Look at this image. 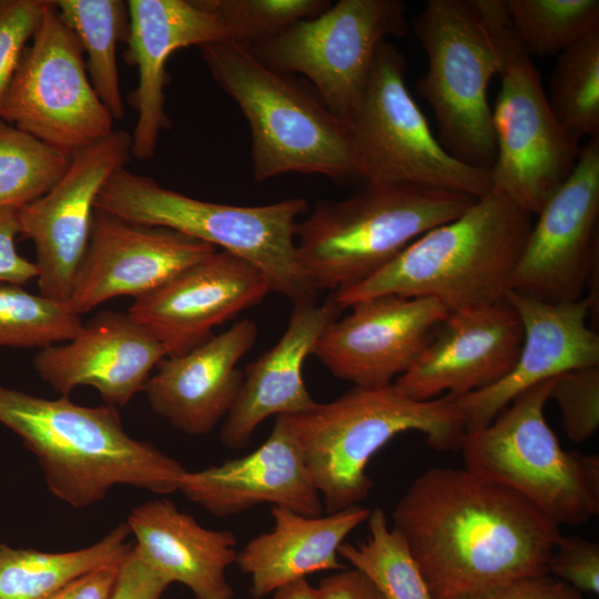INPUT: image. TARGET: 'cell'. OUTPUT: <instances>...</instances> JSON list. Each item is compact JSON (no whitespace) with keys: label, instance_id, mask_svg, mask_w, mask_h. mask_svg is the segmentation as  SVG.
I'll use <instances>...</instances> for the list:
<instances>
[{"label":"cell","instance_id":"cell-27","mask_svg":"<svg viewBox=\"0 0 599 599\" xmlns=\"http://www.w3.org/2000/svg\"><path fill=\"white\" fill-rule=\"evenodd\" d=\"M274 526L252 538L235 564L250 576L254 599L273 593L311 573L347 568L338 560L346 537L365 522L370 510L353 506L318 517L300 515L288 508L272 507Z\"/></svg>","mask_w":599,"mask_h":599},{"label":"cell","instance_id":"cell-9","mask_svg":"<svg viewBox=\"0 0 599 599\" xmlns=\"http://www.w3.org/2000/svg\"><path fill=\"white\" fill-rule=\"evenodd\" d=\"M557 377L515 397L459 451L477 478L512 489L548 519L579 526L599 512V458L561 447L545 418Z\"/></svg>","mask_w":599,"mask_h":599},{"label":"cell","instance_id":"cell-36","mask_svg":"<svg viewBox=\"0 0 599 599\" xmlns=\"http://www.w3.org/2000/svg\"><path fill=\"white\" fill-rule=\"evenodd\" d=\"M570 440L581 444L599 427V365L573 368L557 376L551 392Z\"/></svg>","mask_w":599,"mask_h":599},{"label":"cell","instance_id":"cell-34","mask_svg":"<svg viewBox=\"0 0 599 599\" xmlns=\"http://www.w3.org/2000/svg\"><path fill=\"white\" fill-rule=\"evenodd\" d=\"M83 325L69 302L0 284V347H40L72 339Z\"/></svg>","mask_w":599,"mask_h":599},{"label":"cell","instance_id":"cell-17","mask_svg":"<svg viewBox=\"0 0 599 599\" xmlns=\"http://www.w3.org/2000/svg\"><path fill=\"white\" fill-rule=\"evenodd\" d=\"M270 292L260 270L216 251L135 298L126 313L161 343L166 356H180L205 343L214 327L257 305Z\"/></svg>","mask_w":599,"mask_h":599},{"label":"cell","instance_id":"cell-24","mask_svg":"<svg viewBox=\"0 0 599 599\" xmlns=\"http://www.w3.org/2000/svg\"><path fill=\"white\" fill-rule=\"evenodd\" d=\"M257 325L243 318L180 356H165L143 390L160 417L180 432H212L233 407L243 382L238 362L254 346Z\"/></svg>","mask_w":599,"mask_h":599},{"label":"cell","instance_id":"cell-21","mask_svg":"<svg viewBox=\"0 0 599 599\" xmlns=\"http://www.w3.org/2000/svg\"><path fill=\"white\" fill-rule=\"evenodd\" d=\"M128 30L123 57L138 70L139 80L130 94L136 112L132 156L152 159L159 135L169 129L165 112L166 62L182 48H199L230 39L220 19L196 0H130L126 2Z\"/></svg>","mask_w":599,"mask_h":599},{"label":"cell","instance_id":"cell-40","mask_svg":"<svg viewBox=\"0 0 599 599\" xmlns=\"http://www.w3.org/2000/svg\"><path fill=\"white\" fill-rule=\"evenodd\" d=\"M18 234L19 210L0 207V283L22 285L38 276L34 262L21 256L16 248Z\"/></svg>","mask_w":599,"mask_h":599},{"label":"cell","instance_id":"cell-7","mask_svg":"<svg viewBox=\"0 0 599 599\" xmlns=\"http://www.w3.org/2000/svg\"><path fill=\"white\" fill-rule=\"evenodd\" d=\"M95 210L220 246L260 270L271 292L293 304L315 301L317 295L296 258L295 227L297 219L308 210L305 199L260 206L207 202L163 187L123 166L101 189Z\"/></svg>","mask_w":599,"mask_h":599},{"label":"cell","instance_id":"cell-3","mask_svg":"<svg viewBox=\"0 0 599 599\" xmlns=\"http://www.w3.org/2000/svg\"><path fill=\"white\" fill-rule=\"evenodd\" d=\"M532 216L490 191L372 276L332 296L341 311L380 295L433 298L448 312L502 303Z\"/></svg>","mask_w":599,"mask_h":599},{"label":"cell","instance_id":"cell-12","mask_svg":"<svg viewBox=\"0 0 599 599\" xmlns=\"http://www.w3.org/2000/svg\"><path fill=\"white\" fill-rule=\"evenodd\" d=\"M0 104V119L73 155L113 131L90 81L83 49L48 1Z\"/></svg>","mask_w":599,"mask_h":599},{"label":"cell","instance_id":"cell-39","mask_svg":"<svg viewBox=\"0 0 599 599\" xmlns=\"http://www.w3.org/2000/svg\"><path fill=\"white\" fill-rule=\"evenodd\" d=\"M170 585L132 548L120 566L118 579L109 599H161Z\"/></svg>","mask_w":599,"mask_h":599},{"label":"cell","instance_id":"cell-42","mask_svg":"<svg viewBox=\"0 0 599 599\" xmlns=\"http://www.w3.org/2000/svg\"><path fill=\"white\" fill-rule=\"evenodd\" d=\"M120 564L87 572L58 590L49 599H109L115 586Z\"/></svg>","mask_w":599,"mask_h":599},{"label":"cell","instance_id":"cell-23","mask_svg":"<svg viewBox=\"0 0 599 599\" xmlns=\"http://www.w3.org/2000/svg\"><path fill=\"white\" fill-rule=\"evenodd\" d=\"M165 356L161 343L126 312L101 311L72 339L41 348L33 366L62 396L91 386L108 405L124 407Z\"/></svg>","mask_w":599,"mask_h":599},{"label":"cell","instance_id":"cell-11","mask_svg":"<svg viewBox=\"0 0 599 599\" xmlns=\"http://www.w3.org/2000/svg\"><path fill=\"white\" fill-rule=\"evenodd\" d=\"M502 67L491 109L496 158L490 169L495 192L537 215L576 166L580 145L556 120L540 75L518 41L505 3L493 11Z\"/></svg>","mask_w":599,"mask_h":599},{"label":"cell","instance_id":"cell-41","mask_svg":"<svg viewBox=\"0 0 599 599\" xmlns=\"http://www.w3.org/2000/svg\"><path fill=\"white\" fill-rule=\"evenodd\" d=\"M316 589L318 599H384L374 583L353 567L323 578Z\"/></svg>","mask_w":599,"mask_h":599},{"label":"cell","instance_id":"cell-32","mask_svg":"<svg viewBox=\"0 0 599 599\" xmlns=\"http://www.w3.org/2000/svg\"><path fill=\"white\" fill-rule=\"evenodd\" d=\"M71 155L0 119V207L22 209L49 192Z\"/></svg>","mask_w":599,"mask_h":599},{"label":"cell","instance_id":"cell-1","mask_svg":"<svg viewBox=\"0 0 599 599\" xmlns=\"http://www.w3.org/2000/svg\"><path fill=\"white\" fill-rule=\"evenodd\" d=\"M392 519L432 599H487L548 575L561 536L521 495L465 468L425 470L398 499Z\"/></svg>","mask_w":599,"mask_h":599},{"label":"cell","instance_id":"cell-28","mask_svg":"<svg viewBox=\"0 0 599 599\" xmlns=\"http://www.w3.org/2000/svg\"><path fill=\"white\" fill-rule=\"evenodd\" d=\"M126 522L82 549L47 552L0 545V599H49L73 579L122 562L134 544Z\"/></svg>","mask_w":599,"mask_h":599},{"label":"cell","instance_id":"cell-38","mask_svg":"<svg viewBox=\"0 0 599 599\" xmlns=\"http://www.w3.org/2000/svg\"><path fill=\"white\" fill-rule=\"evenodd\" d=\"M548 575L579 592L599 593V545L578 536L561 535L547 565Z\"/></svg>","mask_w":599,"mask_h":599},{"label":"cell","instance_id":"cell-10","mask_svg":"<svg viewBox=\"0 0 599 599\" xmlns=\"http://www.w3.org/2000/svg\"><path fill=\"white\" fill-rule=\"evenodd\" d=\"M406 59L383 41L347 124L358 177L365 183L415 184L479 199L491 191L489 171L455 159L433 134L407 89Z\"/></svg>","mask_w":599,"mask_h":599},{"label":"cell","instance_id":"cell-22","mask_svg":"<svg viewBox=\"0 0 599 599\" xmlns=\"http://www.w3.org/2000/svg\"><path fill=\"white\" fill-rule=\"evenodd\" d=\"M179 491L215 517L240 515L263 504L307 517L324 512L287 415L275 417L270 436L252 453L186 470Z\"/></svg>","mask_w":599,"mask_h":599},{"label":"cell","instance_id":"cell-30","mask_svg":"<svg viewBox=\"0 0 599 599\" xmlns=\"http://www.w3.org/2000/svg\"><path fill=\"white\" fill-rule=\"evenodd\" d=\"M366 541L343 542L338 556L363 572L384 599H432L423 573L404 537L388 525L383 508L375 507L367 518Z\"/></svg>","mask_w":599,"mask_h":599},{"label":"cell","instance_id":"cell-31","mask_svg":"<svg viewBox=\"0 0 599 599\" xmlns=\"http://www.w3.org/2000/svg\"><path fill=\"white\" fill-rule=\"evenodd\" d=\"M550 79L548 102L575 141L599 133V30L561 51Z\"/></svg>","mask_w":599,"mask_h":599},{"label":"cell","instance_id":"cell-19","mask_svg":"<svg viewBox=\"0 0 599 599\" xmlns=\"http://www.w3.org/2000/svg\"><path fill=\"white\" fill-rule=\"evenodd\" d=\"M522 337L521 321L507 301L449 312L394 385L416 400L479 390L508 374Z\"/></svg>","mask_w":599,"mask_h":599},{"label":"cell","instance_id":"cell-13","mask_svg":"<svg viewBox=\"0 0 599 599\" xmlns=\"http://www.w3.org/2000/svg\"><path fill=\"white\" fill-rule=\"evenodd\" d=\"M406 9L402 0H339L252 49L270 67L305 75L328 110L347 123L378 45L407 34Z\"/></svg>","mask_w":599,"mask_h":599},{"label":"cell","instance_id":"cell-8","mask_svg":"<svg viewBox=\"0 0 599 599\" xmlns=\"http://www.w3.org/2000/svg\"><path fill=\"white\" fill-rule=\"evenodd\" d=\"M413 30L428 59L416 90L435 114L439 142L460 162L490 171L496 141L488 88L502 59L489 0H428Z\"/></svg>","mask_w":599,"mask_h":599},{"label":"cell","instance_id":"cell-25","mask_svg":"<svg viewBox=\"0 0 599 599\" xmlns=\"http://www.w3.org/2000/svg\"><path fill=\"white\" fill-rule=\"evenodd\" d=\"M339 313L332 295L321 305L315 301L294 304L278 342L243 372L240 392L220 433L226 448L248 446L257 427L271 416L302 414L317 405L304 383L303 364Z\"/></svg>","mask_w":599,"mask_h":599},{"label":"cell","instance_id":"cell-18","mask_svg":"<svg viewBox=\"0 0 599 599\" xmlns=\"http://www.w3.org/2000/svg\"><path fill=\"white\" fill-rule=\"evenodd\" d=\"M216 251L177 231L95 210L69 304L82 315L116 296L139 298Z\"/></svg>","mask_w":599,"mask_h":599},{"label":"cell","instance_id":"cell-44","mask_svg":"<svg viewBox=\"0 0 599 599\" xmlns=\"http://www.w3.org/2000/svg\"><path fill=\"white\" fill-rule=\"evenodd\" d=\"M271 599H318L317 589L307 579L286 585L272 593Z\"/></svg>","mask_w":599,"mask_h":599},{"label":"cell","instance_id":"cell-14","mask_svg":"<svg viewBox=\"0 0 599 599\" xmlns=\"http://www.w3.org/2000/svg\"><path fill=\"white\" fill-rule=\"evenodd\" d=\"M599 135L580 146L575 169L534 220L511 278V290L565 303L586 295L599 262Z\"/></svg>","mask_w":599,"mask_h":599},{"label":"cell","instance_id":"cell-35","mask_svg":"<svg viewBox=\"0 0 599 599\" xmlns=\"http://www.w3.org/2000/svg\"><path fill=\"white\" fill-rule=\"evenodd\" d=\"M215 14L231 40L256 48L300 21L317 17L327 0H196Z\"/></svg>","mask_w":599,"mask_h":599},{"label":"cell","instance_id":"cell-33","mask_svg":"<svg viewBox=\"0 0 599 599\" xmlns=\"http://www.w3.org/2000/svg\"><path fill=\"white\" fill-rule=\"evenodd\" d=\"M518 41L529 54L551 55L599 30L598 0H504Z\"/></svg>","mask_w":599,"mask_h":599},{"label":"cell","instance_id":"cell-15","mask_svg":"<svg viewBox=\"0 0 599 599\" xmlns=\"http://www.w3.org/2000/svg\"><path fill=\"white\" fill-rule=\"evenodd\" d=\"M131 148L132 136L113 130L75 152L54 186L19 210L20 234L34 244L42 296L69 302L88 248L97 197L109 177L126 165Z\"/></svg>","mask_w":599,"mask_h":599},{"label":"cell","instance_id":"cell-4","mask_svg":"<svg viewBox=\"0 0 599 599\" xmlns=\"http://www.w3.org/2000/svg\"><path fill=\"white\" fill-rule=\"evenodd\" d=\"M287 418L326 514L368 497L374 481L367 465L395 436L418 432L437 451H459L466 435L464 416L449 396L416 400L394 383L353 386Z\"/></svg>","mask_w":599,"mask_h":599},{"label":"cell","instance_id":"cell-37","mask_svg":"<svg viewBox=\"0 0 599 599\" xmlns=\"http://www.w3.org/2000/svg\"><path fill=\"white\" fill-rule=\"evenodd\" d=\"M47 0H0V104L32 39Z\"/></svg>","mask_w":599,"mask_h":599},{"label":"cell","instance_id":"cell-16","mask_svg":"<svg viewBox=\"0 0 599 599\" xmlns=\"http://www.w3.org/2000/svg\"><path fill=\"white\" fill-rule=\"evenodd\" d=\"M329 323L312 355L353 386L395 382L423 352L448 311L427 297L380 295L353 304Z\"/></svg>","mask_w":599,"mask_h":599},{"label":"cell","instance_id":"cell-43","mask_svg":"<svg viewBox=\"0 0 599 599\" xmlns=\"http://www.w3.org/2000/svg\"><path fill=\"white\" fill-rule=\"evenodd\" d=\"M487 599H583L581 592L550 575L527 578Z\"/></svg>","mask_w":599,"mask_h":599},{"label":"cell","instance_id":"cell-5","mask_svg":"<svg viewBox=\"0 0 599 599\" xmlns=\"http://www.w3.org/2000/svg\"><path fill=\"white\" fill-rule=\"evenodd\" d=\"M200 52L250 124L257 182L288 172L337 182L358 177L349 126L315 91L266 64L244 43L226 39L204 44Z\"/></svg>","mask_w":599,"mask_h":599},{"label":"cell","instance_id":"cell-26","mask_svg":"<svg viewBox=\"0 0 599 599\" xmlns=\"http://www.w3.org/2000/svg\"><path fill=\"white\" fill-rule=\"evenodd\" d=\"M126 525L135 552L170 583L184 585L195 599H233L226 579L237 556L232 531L207 529L165 498L135 506Z\"/></svg>","mask_w":599,"mask_h":599},{"label":"cell","instance_id":"cell-2","mask_svg":"<svg viewBox=\"0 0 599 599\" xmlns=\"http://www.w3.org/2000/svg\"><path fill=\"white\" fill-rule=\"evenodd\" d=\"M0 424L20 437L40 465L48 490L73 508L105 498L116 485L158 495L179 491L181 463L132 438L115 406H82L0 384Z\"/></svg>","mask_w":599,"mask_h":599},{"label":"cell","instance_id":"cell-20","mask_svg":"<svg viewBox=\"0 0 599 599\" xmlns=\"http://www.w3.org/2000/svg\"><path fill=\"white\" fill-rule=\"evenodd\" d=\"M506 301L521 321L522 344L512 368L498 382L449 396L464 416L466 434L490 424L515 397L538 383L573 368L599 365V336L588 324L586 297L550 303L509 291Z\"/></svg>","mask_w":599,"mask_h":599},{"label":"cell","instance_id":"cell-6","mask_svg":"<svg viewBox=\"0 0 599 599\" xmlns=\"http://www.w3.org/2000/svg\"><path fill=\"white\" fill-rule=\"evenodd\" d=\"M476 199L415 184L365 183L341 201H318L297 222V263L318 293L372 276L432 229L459 216Z\"/></svg>","mask_w":599,"mask_h":599},{"label":"cell","instance_id":"cell-29","mask_svg":"<svg viewBox=\"0 0 599 599\" xmlns=\"http://www.w3.org/2000/svg\"><path fill=\"white\" fill-rule=\"evenodd\" d=\"M55 9L87 54L92 87L113 120L124 116L116 64V43L128 30L126 3L121 0H57Z\"/></svg>","mask_w":599,"mask_h":599}]
</instances>
